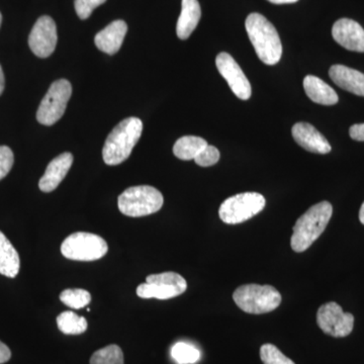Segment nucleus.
Segmentation results:
<instances>
[{
	"label": "nucleus",
	"mask_w": 364,
	"mask_h": 364,
	"mask_svg": "<svg viewBox=\"0 0 364 364\" xmlns=\"http://www.w3.org/2000/svg\"><path fill=\"white\" fill-rule=\"evenodd\" d=\"M233 299L243 312L261 315L279 308L282 294L272 286L250 284L239 287L234 291Z\"/></svg>",
	"instance_id": "4"
},
{
	"label": "nucleus",
	"mask_w": 364,
	"mask_h": 364,
	"mask_svg": "<svg viewBox=\"0 0 364 364\" xmlns=\"http://www.w3.org/2000/svg\"><path fill=\"white\" fill-rule=\"evenodd\" d=\"M329 76L342 90L364 97V74L361 72L344 65H333Z\"/></svg>",
	"instance_id": "17"
},
{
	"label": "nucleus",
	"mask_w": 364,
	"mask_h": 364,
	"mask_svg": "<svg viewBox=\"0 0 364 364\" xmlns=\"http://www.w3.org/2000/svg\"><path fill=\"white\" fill-rule=\"evenodd\" d=\"M11 358V352L6 344L0 341V364L6 363Z\"/></svg>",
	"instance_id": "31"
},
{
	"label": "nucleus",
	"mask_w": 364,
	"mask_h": 364,
	"mask_svg": "<svg viewBox=\"0 0 364 364\" xmlns=\"http://www.w3.org/2000/svg\"><path fill=\"white\" fill-rule=\"evenodd\" d=\"M21 260L18 251L6 235L0 231V274L14 279L20 272Z\"/></svg>",
	"instance_id": "20"
},
{
	"label": "nucleus",
	"mask_w": 364,
	"mask_h": 364,
	"mask_svg": "<svg viewBox=\"0 0 364 364\" xmlns=\"http://www.w3.org/2000/svg\"><path fill=\"white\" fill-rule=\"evenodd\" d=\"M73 164L71 153L65 152L53 159L46 169L44 176L40 179L39 188L43 193H51L58 188L59 184L65 178L67 173Z\"/></svg>",
	"instance_id": "15"
},
{
	"label": "nucleus",
	"mask_w": 364,
	"mask_h": 364,
	"mask_svg": "<svg viewBox=\"0 0 364 364\" xmlns=\"http://www.w3.org/2000/svg\"><path fill=\"white\" fill-rule=\"evenodd\" d=\"M124 363L123 350L114 344L95 351L90 358V364H124Z\"/></svg>",
	"instance_id": "23"
},
{
	"label": "nucleus",
	"mask_w": 364,
	"mask_h": 364,
	"mask_svg": "<svg viewBox=\"0 0 364 364\" xmlns=\"http://www.w3.org/2000/svg\"><path fill=\"white\" fill-rule=\"evenodd\" d=\"M164 198L158 189L149 186H133L119 196V210L132 218L145 217L157 213Z\"/></svg>",
	"instance_id": "5"
},
{
	"label": "nucleus",
	"mask_w": 364,
	"mask_h": 364,
	"mask_svg": "<svg viewBox=\"0 0 364 364\" xmlns=\"http://www.w3.org/2000/svg\"><path fill=\"white\" fill-rule=\"evenodd\" d=\"M246 31L258 58L267 65H275L282 59V45L274 26L260 14H249Z\"/></svg>",
	"instance_id": "1"
},
{
	"label": "nucleus",
	"mask_w": 364,
	"mask_h": 364,
	"mask_svg": "<svg viewBox=\"0 0 364 364\" xmlns=\"http://www.w3.org/2000/svg\"><path fill=\"white\" fill-rule=\"evenodd\" d=\"M200 16L202 11L198 0H182L181 14L176 26L177 37L188 39L200 23Z\"/></svg>",
	"instance_id": "18"
},
{
	"label": "nucleus",
	"mask_w": 364,
	"mask_h": 364,
	"mask_svg": "<svg viewBox=\"0 0 364 364\" xmlns=\"http://www.w3.org/2000/svg\"><path fill=\"white\" fill-rule=\"evenodd\" d=\"M1 21H2V16H1V14H0V26H1Z\"/></svg>",
	"instance_id": "35"
},
{
	"label": "nucleus",
	"mask_w": 364,
	"mask_h": 364,
	"mask_svg": "<svg viewBox=\"0 0 364 364\" xmlns=\"http://www.w3.org/2000/svg\"><path fill=\"white\" fill-rule=\"evenodd\" d=\"M260 358L263 364H296L272 344L261 346Z\"/></svg>",
	"instance_id": "26"
},
{
	"label": "nucleus",
	"mask_w": 364,
	"mask_h": 364,
	"mask_svg": "<svg viewBox=\"0 0 364 364\" xmlns=\"http://www.w3.org/2000/svg\"><path fill=\"white\" fill-rule=\"evenodd\" d=\"M359 220H360L361 224L364 225V202L359 210Z\"/></svg>",
	"instance_id": "34"
},
{
	"label": "nucleus",
	"mask_w": 364,
	"mask_h": 364,
	"mask_svg": "<svg viewBox=\"0 0 364 364\" xmlns=\"http://www.w3.org/2000/svg\"><path fill=\"white\" fill-rule=\"evenodd\" d=\"M4 85H6V79H4V70H2L1 65H0V95L4 92Z\"/></svg>",
	"instance_id": "32"
},
{
	"label": "nucleus",
	"mask_w": 364,
	"mask_h": 364,
	"mask_svg": "<svg viewBox=\"0 0 364 364\" xmlns=\"http://www.w3.org/2000/svg\"><path fill=\"white\" fill-rule=\"evenodd\" d=\"M58 36L55 21L50 16H41L28 36V46L36 56L48 58L56 48Z\"/></svg>",
	"instance_id": "11"
},
{
	"label": "nucleus",
	"mask_w": 364,
	"mask_h": 364,
	"mask_svg": "<svg viewBox=\"0 0 364 364\" xmlns=\"http://www.w3.org/2000/svg\"><path fill=\"white\" fill-rule=\"evenodd\" d=\"M60 299L64 305L69 306V308L79 310V309L90 305L91 296L85 289H68L62 291L60 294Z\"/></svg>",
	"instance_id": "24"
},
{
	"label": "nucleus",
	"mask_w": 364,
	"mask_h": 364,
	"mask_svg": "<svg viewBox=\"0 0 364 364\" xmlns=\"http://www.w3.org/2000/svg\"><path fill=\"white\" fill-rule=\"evenodd\" d=\"M71 95V83L66 79H59L53 82L38 109V122L44 126L57 123L63 117Z\"/></svg>",
	"instance_id": "8"
},
{
	"label": "nucleus",
	"mask_w": 364,
	"mask_h": 364,
	"mask_svg": "<svg viewBox=\"0 0 364 364\" xmlns=\"http://www.w3.org/2000/svg\"><path fill=\"white\" fill-rule=\"evenodd\" d=\"M128 26L124 21H114L95 36V43L100 51L114 55L121 49Z\"/></svg>",
	"instance_id": "16"
},
{
	"label": "nucleus",
	"mask_w": 364,
	"mask_h": 364,
	"mask_svg": "<svg viewBox=\"0 0 364 364\" xmlns=\"http://www.w3.org/2000/svg\"><path fill=\"white\" fill-rule=\"evenodd\" d=\"M14 156L13 151L7 146H0V181L13 168Z\"/></svg>",
	"instance_id": "29"
},
{
	"label": "nucleus",
	"mask_w": 364,
	"mask_h": 364,
	"mask_svg": "<svg viewBox=\"0 0 364 364\" xmlns=\"http://www.w3.org/2000/svg\"><path fill=\"white\" fill-rule=\"evenodd\" d=\"M349 135L353 140L364 142V124H356L349 129Z\"/></svg>",
	"instance_id": "30"
},
{
	"label": "nucleus",
	"mask_w": 364,
	"mask_h": 364,
	"mask_svg": "<svg viewBox=\"0 0 364 364\" xmlns=\"http://www.w3.org/2000/svg\"><path fill=\"white\" fill-rule=\"evenodd\" d=\"M171 356L177 363L193 364L200 358V352L193 345L178 342L172 347Z\"/></svg>",
	"instance_id": "25"
},
{
	"label": "nucleus",
	"mask_w": 364,
	"mask_h": 364,
	"mask_svg": "<svg viewBox=\"0 0 364 364\" xmlns=\"http://www.w3.org/2000/svg\"><path fill=\"white\" fill-rule=\"evenodd\" d=\"M60 331L66 335H80L87 330V321L71 311L60 314L57 317Z\"/></svg>",
	"instance_id": "22"
},
{
	"label": "nucleus",
	"mask_w": 364,
	"mask_h": 364,
	"mask_svg": "<svg viewBox=\"0 0 364 364\" xmlns=\"http://www.w3.org/2000/svg\"><path fill=\"white\" fill-rule=\"evenodd\" d=\"M109 246L98 235L77 232L69 235L61 245V253L67 259L95 261L104 257Z\"/></svg>",
	"instance_id": "6"
},
{
	"label": "nucleus",
	"mask_w": 364,
	"mask_h": 364,
	"mask_svg": "<svg viewBox=\"0 0 364 364\" xmlns=\"http://www.w3.org/2000/svg\"><path fill=\"white\" fill-rule=\"evenodd\" d=\"M220 151L214 146L207 145L195 158L196 164L202 167L213 166L220 160Z\"/></svg>",
	"instance_id": "27"
},
{
	"label": "nucleus",
	"mask_w": 364,
	"mask_h": 364,
	"mask_svg": "<svg viewBox=\"0 0 364 364\" xmlns=\"http://www.w3.org/2000/svg\"><path fill=\"white\" fill-rule=\"evenodd\" d=\"M304 88L306 95L316 104L334 105L338 102L336 91L317 76H306L304 79Z\"/></svg>",
	"instance_id": "19"
},
{
	"label": "nucleus",
	"mask_w": 364,
	"mask_h": 364,
	"mask_svg": "<svg viewBox=\"0 0 364 364\" xmlns=\"http://www.w3.org/2000/svg\"><path fill=\"white\" fill-rule=\"evenodd\" d=\"M333 214L329 202H321L313 205L299 218L293 229L291 238V249L301 253L312 246L314 242L325 231Z\"/></svg>",
	"instance_id": "2"
},
{
	"label": "nucleus",
	"mask_w": 364,
	"mask_h": 364,
	"mask_svg": "<svg viewBox=\"0 0 364 364\" xmlns=\"http://www.w3.org/2000/svg\"><path fill=\"white\" fill-rule=\"evenodd\" d=\"M107 0H75L74 6H75L76 14L81 20H86L90 18L92 11L97 7L104 4Z\"/></svg>",
	"instance_id": "28"
},
{
	"label": "nucleus",
	"mask_w": 364,
	"mask_h": 364,
	"mask_svg": "<svg viewBox=\"0 0 364 364\" xmlns=\"http://www.w3.org/2000/svg\"><path fill=\"white\" fill-rule=\"evenodd\" d=\"M207 145V141L200 136H184L174 144L173 153L178 159L184 161L195 160L198 153Z\"/></svg>",
	"instance_id": "21"
},
{
	"label": "nucleus",
	"mask_w": 364,
	"mask_h": 364,
	"mask_svg": "<svg viewBox=\"0 0 364 364\" xmlns=\"http://www.w3.org/2000/svg\"><path fill=\"white\" fill-rule=\"evenodd\" d=\"M291 134L294 141L309 152L328 154L332 149L327 139L311 124L296 123Z\"/></svg>",
	"instance_id": "14"
},
{
	"label": "nucleus",
	"mask_w": 364,
	"mask_h": 364,
	"mask_svg": "<svg viewBox=\"0 0 364 364\" xmlns=\"http://www.w3.org/2000/svg\"><path fill=\"white\" fill-rule=\"evenodd\" d=\"M334 40L349 51L364 53V30L350 18H341L332 28Z\"/></svg>",
	"instance_id": "13"
},
{
	"label": "nucleus",
	"mask_w": 364,
	"mask_h": 364,
	"mask_svg": "<svg viewBox=\"0 0 364 364\" xmlns=\"http://www.w3.org/2000/svg\"><path fill=\"white\" fill-rule=\"evenodd\" d=\"M215 65L237 97L243 100L251 97L252 90L250 82L231 55L225 52L220 53L215 59Z\"/></svg>",
	"instance_id": "12"
},
{
	"label": "nucleus",
	"mask_w": 364,
	"mask_h": 364,
	"mask_svg": "<svg viewBox=\"0 0 364 364\" xmlns=\"http://www.w3.org/2000/svg\"><path fill=\"white\" fill-rule=\"evenodd\" d=\"M267 200L258 193H244L227 198L220 207L219 215L223 222L229 225L241 224L259 214Z\"/></svg>",
	"instance_id": "7"
},
{
	"label": "nucleus",
	"mask_w": 364,
	"mask_h": 364,
	"mask_svg": "<svg viewBox=\"0 0 364 364\" xmlns=\"http://www.w3.org/2000/svg\"><path fill=\"white\" fill-rule=\"evenodd\" d=\"M274 4H294V2L299 1V0H268Z\"/></svg>",
	"instance_id": "33"
},
{
	"label": "nucleus",
	"mask_w": 364,
	"mask_h": 364,
	"mask_svg": "<svg viewBox=\"0 0 364 364\" xmlns=\"http://www.w3.org/2000/svg\"><path fill=\"white\" fill-rule=\"evenodd\" d=\"M188 289V282L176 272L151 274L145 284L136 289V294L142 299H169L181 296Z\"/></svg>",
	"instance_id": "9"
},
{
	"label": "nucleus",
	"mask_w": 364,
	"mask_h": 364,
	"mask_svg": "<svg viewBox=\"0 0 364 364\" xmlns=\"http://www.w3.org/2000/svg\"><path fill=\"white\" fill-rule=\"evenodd\" d=\"M317 323L325 334L342 338L351 334L354 317L350 313H344L338 304L330 301L318 309Z\"/></svg>",
	"instance_id": "10"
},
{
	"label": "nucleus",
	"mask_w": 364,
	"mask_h": 364,
	"mask_svg": "<svg viewBox=\"0 0 364 364\" xmlns=\"http://www.w3.org/2000/svg\"><path fill=\"white\" fill-rule=\"evenodd\" d=\"M143 123L138 117H128L114 127L105 141L102 158L107 165H119L130 157L142 135Z\"/></svg>",
	"instance_id": "3"
}]
</instances>
